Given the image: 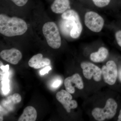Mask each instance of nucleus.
Masks as SVG:
<instances>
[{
	"label": "nucleus",
	"mask_w": 121,
	"mask_h": 121,
	"mask_svg": "<svg viewBox=\"0 0 121 121\" xmlns=\"http://www.w3.org/2000/svg\"><path fill=\"white\" fill-rule=\"evenodd\" d=\"M28 29L26 22L16 17H9L4 14L0 15V33L7 37L21 35Z\"/></svg>",
	"instance_id": "f257e3e1"
},
{
	"label": "nucleus",
	"mask_w": 121,
	"mask_h": 121,
	"mask_svg": "<svg viewBox=\"0 0 121 121\" xmlns=\"http://www.w3.org/2000/svg\"><path fill=\"white\" fill-rule=\"evenodd\" d=\"M43 32L48 45L54 49L61 46V39L58 28L54 22H47L43 27Z\"/></svg>",
	"instance_id": "f03ea898"
},
{
	"label": "nucleus",
	"mask_w": 121,
	"mask_h": 121,
	"mask_svg": "<svg viewBox=\"0 0 121 121\" xmlns=\"http://www.w3.org/2000/svg\"><path fill=\"white\" fill-rule=\"evenodd\" d=\"M117 106L116 101L110 98L106 102L104 108L97 107L93 109L92 116L95 120L98 121L112 119L116 114Z\"/></svg>",
	"instance_id": "7ed1b4c3"
},
{
	"label": "nucleus",
	"mask_w": 121,
	"mask_h": 121,
	"mask_svg": "<svg viewBox=\"0 0 121 121\" xmlns=\"http://www.w3.org/2000/svg\"><path fill=\"white\" fill-rule=\"evenodd\" d=\"M84 23L87 27L92 31L99 32L104 27V21L98 13L93 11L87 12L84 16Z\"/></svg>",
	"instance_id": "20e7f679"
},
{
	"label": "nucleus",
	"mask_w": 121,
	"mask_h": 121,
	"mask_svg": "<svg viewBox=\"0 0 121 121\" xmlns=\"http://www.w3.org/2000/svg\"><path fill=\"white\" fill-rule=\"evenodd\" d=\"M102 75L105 82L113 85L116 82L118 75L117 64L112 60H109L102 68Z\"/></svg>",
	"instance_id": "39448f33"
},
{
	"label": "nucleus",
	"mask_w": 121,
	"mask_h": 121,
	"mask_svg": "<svg viewBox=\"0 0 121 121\" xmlns=\"http://www.w3.org/2000/svg\"><path fill=\"white\" fill-rule=\"evenodd\" d=\"M81 67L83 76L86 79L90 80L92 78L95 82H99L101 79L102 71L99 67L89 62L81 63Z\"/></svg>",
	"instance_id": "423d86ee"
},
{
	"label": "nucleus",
	"mask_w": 121,
	"mask_h": 121,
	"mask_svg": "<svg viewBox=\"0 0 121 121\" xmlns=\"http://www.w3.org/2000/svg\"><path fill=\"white\" fill-rule=\"evenodd\" d=\"M56 99L63 105L68 113L70 112L71 109L78 107V103L75 100H72L70 93L66 90H61L56 93Z\"/></svg>",
	"instance_id": "0eeeda50"
},
{
	"label": "nucleus",
	"mask_w": 121,
	"mask_h": 121,
	"mask_svg": "<svg viewBox=\"0 0 121 121\" xmlns=\"http://www.w3.org/2000/svg\"><path fill=\"white\" fill-rule=\"evenodd\" d=\"M64 86L66 90L70 94L75 92V87L79 90L84 88V84L82 77L79 74L76 73L68 77L64 80Z\"/></svg>",
	"instance_id": "6e6552de"
},
{
	"label": "nucleus",
	"mask_w": 121,
	"mask_h": 121,
	"mask_svg": "<svg viewBox=\"0 0 121 121\" xmlns=\"http://www.w3.org/2000/svg\"><path fill=\"white\" fill-rule=\"evenodd\" d=\"M0 56L2 59L13 65L17 64L22 57L20 51L15 48L3 50L0 53Z\"/></svg>",
	"instance_id": "1a4fd4ad"
},
{
	"label": "nucleus",
	"mask_w": 121,
	"mask_h": 121,
	"mask_svg": "<svg viewBox=\"0 0 121 121\" xmlns=\"http://www.w3.org/2000/svg\"><path fill=\"white\" fill-rule=\"evenodd\" d=\"M51 60L47 58H43V55L38 54L32 56L28 62V65L30 67L34 69H38L44 66L50 65Z\"/></svg>",
	"instance_id": "9d476101"
},
{
	"label": "nucleus",
	"mask_w": 121,
	"mask_h": 121,
	"mask_svg": "<svg viewBox=\"0 0 121 121\" xmlns=\"http://www.w3.org/2000/svg\"><path fill=\"white\" fill-rule=\"evenodd\" d=\"M69 0H55L51 6L53 12L56 13H63L70 7Z\"/></svg>",
	"instance_id": "9b49d317"
},
{
	"label": "nucleus",
	"mask_w": 121,
	"mask_h": 121,
	"mask_svg": "<svg viewBox=\"0 0 121 121\" xmlns=\"http://www.w3.org/2000/svg\"><path fill=\"white\" fill-rule=\"evenodd\" d=\"M37 117V111L35 108L31 106H28L25 108L18 121H35Z\"/></svg>",
	"instance_id": "f8f14e48"
},
{
	"label": "nucleus",
	"mask_w": 121,
	"mask_h": 121,
	"mask_svg": "<svg viewBox=\"0 0 121 121\" xmlns=\"http://www.w3.org/2000/svg\"><path fill=\"white\" fill-rule=\"evenodd\" d=\"M108 54V50L104 47H101L99 48L97 52H93L91 54L90 59L94 62H101L107 58Z\"/></svg>",
	"instance_id": "ddd939ff"
},
{
	"label": "nucleus",
	"mask_w": 121,
	"mask_h": 121,
	"mask_svg": "<svg viewBox=\"0 0 121 121\" xmlns=\"http://www.w3.org/2000/svg\"><path fill=\"white\" fill-rule=\"evenodd\" d=\"M74 23L70 35L73 39H77L80 36L82 30V26L80 19L73 20Z\"/></svg>",
	"instance_id": "4468645a"
},
{
	"label": "nucleus",
	"mask_w": 121,
	"mask_h": 121,
	"mask_svg": "<svg viewBox=\"0 0 121 121\" xmlns=\"http://www.w3.org/2000/svg\"><path fill=\"white\" fill-rule=\"evenodd\" d=\"M61 17L64 20H73L80 19L79 16L77 12L72 9L65 11L62 13Z\"/></svg>",
	"instance_id": "2eb2a0df"
},
{
	"label": "nucleus",
	"mask_w": 121,
	"mask_h": 121,
	"mask_svg": "<svg viewBox=\"0 0 121 121\" xmlns=\"http://www.w3.org/2000/svg\"><path fill=\"white\" fill-rule=\"evenodd\" d=\"M64 20V19H63ZM61 24V28L63 32L65 34L70 35L71 31L73 28V21L71 20H64Z\"/></svg>",
	"instance_id": "dca6fc26"
},
{
	"label": "nucleus",
	"mask_w": 121,
	"mask_h": 121,
	"mask_svg": "<svg viewBox=\"0 0 121 121\" xmlns=\"http://www.w3.org/2000/svg\"><path fill=\"white\" fill-rule=\"evenodd\" d=\"M2 90L3 94L7 95L10 91L9 89V80L8 78H5L2 79Z\"/></svg>",
	"instance_id": "f3484780"
},
{
	"label": "nucleus",
	"mask_w": 121,
	"mask_h": 121,
	"mask_svg": "<svg viewBox=\"0 0 121 121\" xmlns=\"http://www.w3.org/2000/svg\"><path fill=\"white\" fill-rule=\"evenodd\" d=\"M7 98L9 102H12L13 104H15L19 103L22 99L21 96L17 93H15L13 95L9 96Z\"/></svg>",
	"instance_id": "a211bd4d"
},
{
	"label": "nucleus",
	"mask_w": 121,
	"mask_h": 121,
	"mask_svg": "<svg viewBox=\"0 0 121 121\" xmlns=\"http://www.w3.org/2000/svg\"><path fill=\"white\" fill-rule=\"evenodd\" d=\"M95 6L99 8H104L110 3L111 0H92Z\"/></svg>",
	"instance_id": "6ab92c4d"
},
{
	"label": "nucleus",
	"mask_w": 121,
	"mask_h": 121,
	"mask_svg": "<svg viewBox=\"0 0 121 121\" xmlns=\"http://www.w3.org/2000/svg\"><path fill=\"white\" fill-rule=\"evenodd\" d=\"M19 7H22L26 4L28 0H10Z\"/></svg>",
	"instance_id": "aec40b11"
},
{
	"label": "nucleus",
	"mask_w": 121,
	"mask_h": 121,
	"mask_svg": "<svg viewBox=\"0 0 121 121\" xmlns=\"http://www.w3.org/2000/svg\"><path fill=\"white\" fill-rule=\"evenodd\" d=\"M115 36L118 44L121 47V30L117 31L116 33Z\"/></svg>",
	"instance_id": "412c9836"
},
{
	"label": "nucleus",
	"mask_w": 121,
	"mask_h": 121,
	"mask_svg": "<svg viewBox=\"0 0 121 121\" xmlns=\"http://www.w3.org/2000/svg\"><path fill=\"white\" fill-rule=\"evenodd\" d=\"M51 68L50 67V66L46 67L43 69H42L40 70V73L41 75H44L45 74L48 73L49 71L51 70Z\"/></svg>",
	"instance_id": "4be33fe9"
},
{
	"label": "nucleus",
	"mask_w": 121,
	"mask_h": 121,
	"mask_svg": "<svg viewBox=\"0 0 121 121\" xmlns=\"http://www.w3.org/2000/svg\"><path fill=\"white\" fill-rule=\"evenodd\" d=\"M1 70H2V72H5L8 71L9 69V65H7L5 66H4V65L1 66H0Z\"/></svg>",
	"instance_id": "5701e85b"
},
{
	"label": "nucleus",
	"mask_w": 121,
	"mask_h": 121,
	"mask_svg": "<svg viewBox=\"0 0 121 121\" xmlns=\"http://www.w3.org/2000/svg\"><path fill=\"white\" fill-rule=\"evenodd\" d=\"M62 82L61 80H56L52 84V86L55 88L58 87L60 84H61Z\"/></svg>",
	"instance_id": "b1692460"
},
{
	"label": "nucleus",
	"mask_w": 121,
	"mask_h": 121,
	"mask_svg": "<svg viewBox=\"0 0 121 121\" xmlns=\"http://www.w3.org/2000/svg\"><path fill=\"white\" fill-rule=\"evenodd\" d=\"M118 121H121V109L119 112V115L118 116Z\"/></svg>",
	"instance_id": "393cba45"
},
{
	"label": "nucleus",
	"mask_w": 121,
	"mask_h": 121,
	"mask_svg": "<svg viewBox=\"0 0 121 121\" xmlns=\"http://www.w3.org/2000/svg\"><path fill=\"white\" fill-rule=\"evenodd\" d=\"M118 76H119V79L121 82V68L119 70V72H118Z\"/></svg>",
	"instance_id": "a878e982"
},
{
	"label": "nucleus",
	"mask_w": 121,
	"mask_h": 121,
	"mask_svg": "<svg viewBox=\"0 0 121 121\" xmlns=\"http://www.w3.org/2000/svg\"><path fill=\"white\" fill-rule=\"evenodd\" d=\"M3 117H0V121H3Z\"/></svg>",
	"instance_id": "bb28decb"
}]
</instances>
